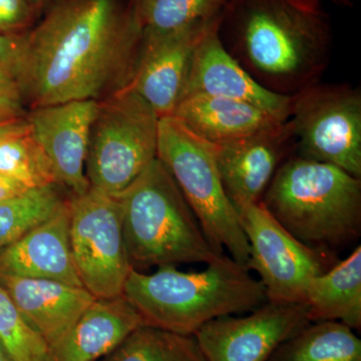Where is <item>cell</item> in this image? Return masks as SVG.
Masks as SVG:
<instances>
[{"mask_svg":"<svg viewBox=\"0 0 361 361\" xmlns=\"http://www.w3.org/2000/svg\"><path fill=\"white\" fill-rule=\"evenodd\" d=\"M97 108V102L85 99L39 106L26 113L32 134L51 161L58 184L73 196H80L90 188L85 166Z\"/></svg>","mask_w":361,"mask_h":361,"instance_id":"14","label":"cell"},{"mask_svg":"<svg viewBox=\"0 0 361 361\" xmlns=\"http://www.w3.org/2000/svg\"><path fill=\"white\" fill-rule=\"evenodd\" d=\"M157 158L175 180L214 251L223 255L227 249L230 257L248 269V241L223 186L214 145L175 116H164L159 122Z\"/></svg>","mask_w":361,"mask_h":361,"instance_id":"6","label":"cell"},{"mask_svg":"<svg viewBox=\"0 0 361 361\" xmlns=\"http://www.w3.org/2000/svg\"><path fill=\"white\" fill-rule=\"evenodd\" d=\"M144 33L164 35L219 18L228 0H129Z\"/></svg>","mask_w":361,"mask_h":361,"instance_id":"23","label":"cell"},{"mask_svg":"<svg viewBox=\"0 0 361 361\" xmlns=\"http://www.w3.org/2000/svg\"><path fill=\"white\" fill-rule=\"evenodd\" d=\"M26 190L30 189H26L20 183L9 179L6 176L0 175V201L23 193Z\"/></svg>","mask_w":361,"mask_h":361,"instance_id":"31","label":"cell"},{"mask_svg":"<svg viewBox=\"0 0 361 361\" xmlns=\"http://www.w3.org/2000/svg\"><path fill=\"white\" fill-rule=\"evenodd\" d=\"M310 323L337 322L361 327V247L326 272L311 279L306 289Z\"/></svg>","mask_w":361,"mask_h":361,"instance_id":"20","label":"cell"},{"mask_svg":"<svg viewBox=\"0 0 361 361\" xmlns=\"http://www.w3.org/2000/svg\"><path fill=\"white\" fill-rule=\"evenodd\" d=\"M218 35L263 87L294 97L317 84L331 49V26L318 0H228Z\"/></svg>","mask_w":361,"mask_h":361,"instance_id":"2","label":"cell"},{"mask_svg":"<svg viewBox=\"0 0 361 361\" xmlns=\"http://www.w3.org/2000/svg\"><path fill=\"white\" fill-rule=\"evenodd\" d=\"M292 149H295V142L289 120L234 141L214 145L223 186L237 211L262 200Z\"/></svg>","mask_w":361,"mask_h":361,"instance_id":"12","label":"cell"},{"mask_svg":"<svg viewBox=\"0 0 361 361\" xmlns=\"http://www.w3.org/2000/svg\"><path fill=\"white\" fill-rule=\"evenodd\" d=\"M30 129V123H28L26 116L0 123V142L11 135L20 134V133Z\"/></svg>","mask_w":361,"mask_h":361,"instance_id":"30","label":"cell"},{"mask_svg":"<svg viewBox=\"0 0 361 361\" xmlns=\"http://www.w3.org/2000/svg\"><path fill=\"white\" fill-rule=\"evenodd\" d=\"M116 197L122 209L123 236L133 268L178 263L208 264L220 256L158 158Z\"/></svg>","mask_w":361,"mask_h":361,"instance_id":"5","label":"cell"},{"mask_svg":"<svg viewBox=\"0 0 361 361\" xmlns=\"http://www.w3.org/2000/svg\"><path fill=\"white\" fill-rule=\"evenodd\" d=\"M310 323L307 304L266 301L244 317L215 318L194 336L207 361H268Z\"/></svg>","mask_w":361,"mask_h":361,"instance_id":"11","label":"cell"},{"mask_svg":"<svg viewBox=\"0 0 361 361\" xmlns=\"http://www.w3.org/2000/svg\"><path fill=\"white\" fill-rule=\"evenodd\" d=\"M59 185L26 190L0 201V253L63 205Z\"/></svg>","mask_w":361,"mask_h":361,"instance_id":"24","label":"cell"},{"mask_svg":"<svg viewBox=\"0 0 361 361\" xmlns=\"http://www.w3.org/2000/svg\"><path fill=\"white\" fill-rule=\"evenodd\" d=\"M35 13L27 0H0V32H27L35 20Z\"/></svg>","mask_w":361,"mask_h":361,"instance_id":"28","label":"cell"},{"mask_svg":"<svg viewBox=\"0 0 361 361\" xmlns=\"http://www.w3.org/2000/svg\"><path fill=\"white\" fill-rule=\"evenodd\" d=\"M144 32L129 0H54L25 33L16 84L32 109L130 87Z\"/></svg>","mask_w":361,"mask_h":361,"instance_id":"1","label":"cell"},{"mask_svg":"<svg viewBox=\"0 0 361 361\" xmlns=\"http://www.w3.org/2000/svg\"><path fill=\"white\" fill-rule=\"evenodd\" d=\"M25 33L0 32V90L20 92L16 84V71Z\"/></svg>","mask_w":361,"mask_h":361,"instance_id":"27","label":"cell"},{"mask_svg":"<svg viewBox=\"0 0 361 361\" xmlns=\"http://www.w3.org/2000/svg\"><path fill=\"white\" fill-rule=\"evenodd\" d=\"M296 155L361 179V92L348 85H311L293 97Z\"/></svg>","mask_w":361,"mask_h":361,"instance_id":"8","label":"cell"},{"mask_svg":"<svg viewBox=\"0 0 361 361\" xmlns=\"http://www.w3.org/2000/svg\"><path fill=\"white\" fill-rule=\"evenodd\" d=\"M0 343L16 361H52L47 342L27 324L1 285Z\"/></svg>","mask_w":361,"mask_h":361,"instance_id":"26","label":"cell"},{"mask_svg":"<svg viewBox=\"0 0 361 361\" xmlns=\"http://www.w3.org/2000/svg\"><path fill=\"white\" fill-rule=\"evenodd\" d=\"M70 204L71 253L82 286L97 299L123 295L133 267L118 197L90 188Z\"/></svg>","mask_w":361,"mask_h":361,"instance_id":"9","label":"cell"},{"mask_svg":"<svg viewBox=\"0 0 361 361\" xmlns=\"http://www.w3.org/2000/svg\"><path fill=\"white\" fill-rule=\"evenodd\" d=\"M173 116L213 145L234 141L282 122L250 104L205 94L184 97Z\"/></svg>","mask_w":361,"mask_h":361,"instance_id":"19","label":"cell"},{"mask_svg":"<svg viewBox=\"0 0 361 361\" xmlns=\"http://www.w3.org/2000/svg\"><path fill=\"white\" fill-rule=\"evenodd\" d=\"M268 212L313 248L336 247L361 231V179L342 169L290 156L263 195Z\"/></svg>","mask_w":361,"mask_h":361,"instance_id":"4","label":"cell"},{"mask_svg":"<svg viewBox=\"0 0 361 361\" xmlns=\"http://www.w3.org/2000/svg\"><path fill=\"white\" fill-rule=\"evenodd\" d=\"M201 272L160 266L153 274L132 268L123 295L141 315L144 325L194 336L207 322L251 312L267 301L260 280L234 259L218 256Z\"/></svg>","mask_w":361,"mask_h":361,"instance_id":"3","label":"cell"},{"mask_svg":"<svg viewBox=\"0 0 361 361\" xmlns=\"http://www.w3.org/2000/svg\"><path fill=\"white\" fill-rule=\"evenodd\" d=\"M0 285L27 324L47 342L51 353L97 299L84 287L2 272Z\"/></svg>","mask_w":361,"mask_h":361,"instance_id":"16","label":"cell"},{"mask_svg":"<svg viewBox=\"0 0 361 361\" xmlns=\"http://www.w3.org/2000/svg\"><path fill=\"white\" fill-rule=\"evenodd\" d=\"M0 175L26 189L58 184L51 161L30 129L0 142Z\"/></svg>","mask_w":361,"mask_h":361,"instance_id":"25","label":"cell"},{"mask_svg":"<svg viewBox=\"0 0 361 361\" xmlns=\"http://www.w3.org/2000/svg\"><path fill=\"white\" fill-rule=\"evenodd\" d=\"M159 122L130 87L97 102L85 166L90 188L116 197L125 192L157 159Z\"/></svg>","mask_w":361,"mask_h":361,"instance_id":"7","label":"cell"},{"mask_svg":"<svg viewBox=\"0 0 361 361\" xmlns=\"http://www.w3.org/2000/svg\"><path fill=\"white\" fill-rule=\"evenodd\" d=\"M336 4H341V6H349V0H334Z\"/></svg>","mask_w":361,"mask_h":361,"instance_id":"34","label":"cell"},{"mask_svg":"<svg viewBox=\"0 0 361 361\" xmlns=\"http://www.w3.org/2000/svg\"><path fill=\"white\" fill-rule=\"evenodd\" d=\"M70 200L0 253V272L84 287L71 253Z\"/></svg>","mask_w":361,"mask_h":361,"instance_id":"17","label":"cell"},{"mask_svg":"<svg viewBox=\"0 0 361 361\" xmlns=\"http://www.w3.org/2000/svg\"><path fill=\"white\" fill-rule=\"evenodd\" d=\"M25 103L20 92L0 90V123L26 116Z\"/></svg>","mask_w":361,"mask_h":361,"instance_id":"29","label":"cell"},{"mask_svg":"<svg viewBox=\"0 0 361 361\" xmlns=\"http://www.w3.org/2000/svg\"><path fill=\"white\" fill-rule=\"evenodd\" d=\"M219 23L197 47L182 99L193 94L225 97L257 106L282 122L288 121L293 97L275 94L258 84L225 49L218 35Z\"/></svg>","mask_w":361,"mask_h":361,"instance_id":"15","label":"cell"},{"mask_svg":"<svg viewBox=\"0 0 361 361\" xmlns=\"http://www.w3.org/2000/svg\"><path fill=\"white\" fill-rule=\"evenodd\" d=\"M103 361H207L195 336L142 325Z\"/></svg>","mask_w":361,"mask_h":361,"instance_id":"22","label":"cell"},{"mask_svg":"<svg viewBox=\"0 0 361 361\" xmlns=\"http://www.w3.org/2000/svg\"><path fill=\"white\" fill-rule=\"evenodd\" d=\"M268 361H361V341L343 323H310Z\"/></svg>","mask_w":361,"mask_h":361,"instance_id":"21","label":"cell"},{"mask_svg":"<svg viewBox=\"0 0 361 361\" xmlns=\"http://www.w3.org/2000/svg\"><path fill=\"white\" fill-rule=\"evenodd\" d=\"M220 18L178 32L144 33L141 56L130 87L159 118L174 114L184 94L197 47Z\"/></svg>","mask_w":361,"mask_h":361,"instance_id":"13","label":"cell"},{"mask_svg":"<svg viewBox=\"0 0 361 361\" xmlns=\"http://www.w3.org/2000/svg\"><path fill=\"white\" fill-rule=\"evenodd\" d=\"M33 8L35 9V11H39L42 6H45V4H49L51 0H27Z\"/></svg>","mask_w":361,"mask_h":361,"instance_id":"33","label":"cell"},{"mask_svg":"<svg viewBox=\"0 0 361 361\" xmlns=\"http://www.w3.org/2000/svg\"><path fill=\"white\" fill-rule=\"evenodd\" d=\"M0 361H16L0 343Z\"/></svg>","mask_w":361,"mask_h":361,"instance_id":"32","label":"cell"},{"mask_svg":"<svg viewBox=\"0 0 361 361\" xmlns=\"http://www.w3.org/2000/svg\"><path fill=\"white\" fill-rule=\"evenodd\" d=\"M142 325L141 315L125 296L96 299L51 351V360L94 361L104 357Z\"/></svg>","mask_w":361,"mask_h":361,"instance_id":"18","label":"cell"},{"mask_svg":"<svg viewBox=\"0 0 361 361\" xmlns=\"http://www.w3.org/2000/svg\"><path fill=\"white\" fill-rule=\"evenodd\" d=\"M238 213L248 241V270L258 273L267 301L305 303L311 279L330 269L329 257L287 231L262 201Z\"/></svg>","mask_w":361,"mask_h":361,"instance_id":"10","label":"cell"}]
</instances>
